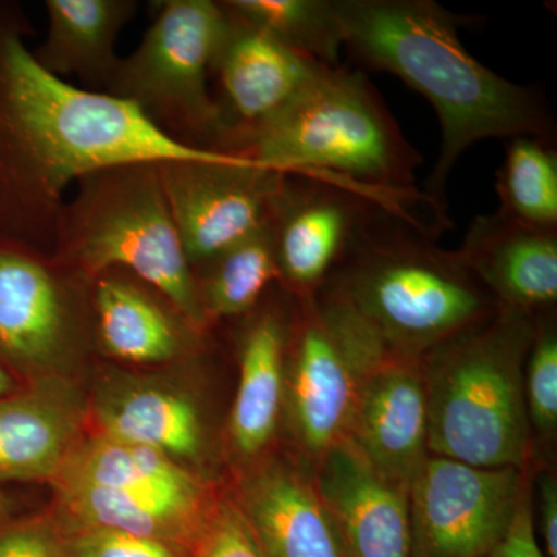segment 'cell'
<instances>
[{
    "label": "cell",
    "instance_id": "12",
    "mask_svg": "<svg viewBox=\"0 0 557 557\" xmlns=\"http://www.w3.org/2000/svg\"><path fill=\"white\" fill-rule=\"evenodd\" d=\"M375 207L354 190L289 175L271 218L278 281L299 299L317 295Z\"/></svg>",
    "mask_w": 557,
    "mask_h": 557
},
{
    "label": "cell",
    "instance_id": "25",
    "mask_svg": "<svg viewBox=\"0 0 557 557\" xmlns=\"http://www.w3.org/2000/svg\"><path fill=\"white\" fill-rule=\"evenodd\" d=\"M223 9L302 57L336 67L344 49L335 0H225Z\"/></svg>",
    "mask_w": 557,
    "mask_h": 557
},
{
    "label": "cell",
    "instance_id": "31",
    "mask_svg": "<svg viewBox=\"0 0 557 557\" xmlns=\"http://www.w3.org/2000/svg\"><path fill=\"white\" fill-rule=\"evenodd\" d=\"M487 557H547L539 547L531 491L528 485L520 497L507 533Z\"/></svg>",
    "mask_w": 557,
    "mask_h": 557
},
{
    "label": "cell",
    "instance_id": "19",
    "mask_svg": "<svg viewBox=\"0 0 557 557\" xmlns=\"http://www.w3.org/2000/svg\"><path fill=\"white\" fill-rule=\"evenodd\" d=\"M137 10L135 0H47L49 27L33 54L58 78L76 76L104 94L120 61L116 42Z\"/></svg>",
    "mask_w": 557,
    "mask_h": 557
},
{
    "label": "cell",
    "instance_id": "27",
    "mask_svg": "<svg viewBox=\"0 0 557 557\" xmlns=\"http://www.w3.org/2000/svg\"><path fill=\"white\" fill-rule=\"evenodd\" d=\"M528 420L542 437H552L557 428V333L549 319L536 321L525 364Z\"/></svg>",
    "mask_w": 557,
    "mask_h": 557
},
{
    "label": "cell",
    "instance_id": "26",
    "mask_svg": "<svg viewBox=\"0 0 557 557\" xmlns=\"http://www.w3.org/2000/svg\"><path fill=\"white\" fill-rule=\"evenodd\" d=\"M497 211L541 230H557V152L552 139H507L497 172Z\"/></svg>",
    "mask_w": 557,
    "mask_h": 557
},
{
    "label": "cell",
    "instance_id": "7",
    "mask_svg": "<svg viewBox=\"0 0 557 557\" xmlns=\"http://www.w3.org/2000/svg\"><path fill=\"white\" fill-rule=\"evenodd\" d=\"M225 24L220 2H160L137 49L120 58L104 94L131 102L180 145L215 150L223 123L209 79Z\"/></svg>",
    "mask_w": 557,
    "mask_h": 557
},
{
    "label": "cell",
    "instance_id": "28",
    "mask_svg": "<svg viewBox=\"0 0 557 557\" xmlns=\"http://www.w3.org/2000/svg\"><path fill=\"white\" fill-rule=\"evenodd\" d=\"M58 531L64 557H189V549L124 531L73 527Z\"/></svg>",
    "mask_w": 557,
    "mask_h": 557
},
{
    "label": "cell",
    "instance_id": "29",
    "mask_svg": "<svg viewBox=\"0 0 557 557\" xmlns=\"http://www.w3.org/2000/svg\"><path fill=\"white\" fill-rule=\"evenodd\" d=\"M189 557H263L255 534L234 502H220L209 511Z\"/></svg>",
    "mask_w": 557,
    "mask_h": 557
},
{
    "label": "cell",
    "instance_id": "10",
    "mask_svg": "<svg viewBox=\"0 0 557 557\" xmlns=\"http://www.w3.org/2000/svg\"><path fill=\"white\" fill-rule=\"evenodd\" d=\"M525 469L429 456L409 485L412 557H487L507 533Z\"/></svg>",
    "mask_w": 557,
    "mask_h": 557
},
{
    "label": "cell",
    "instance_id": "3",
    "mask_svg": "<svg viewBox=\"0 0 557 557\" xmlns=\"http://www.w3.org/2000/svg\"><path fill=\"white\" fill-rule=\"evenodd\" d=\"M220 152L354 190L412 222L431 211L413 188L423 156L357 70L322 69L281 115L228 139Z\"/></svg>",
    "mask_w": 557,
    "mask_h": 557
},
{
    "label": "cell",
    "instance_id": "1",
    "mask_svg": "<svg viewBox=\"0 0 557 557\" xmlns=\"http://www.w3.org/2000/svg\"><path fill=\"white\" fill-rule=\"evenodd\" d=\"M33 35L20 3L0 0V239L50 256L65 193L84 175L215 150L180 145L131 102L58 78L36 61Z\"/></svg>",
    "mask_w": 557,
    "mask_h": 557
},
{
    "label": "cell",
    "instance_id": "14",
    "mask_svg": "<svg viewBox=\"0 0 557 557\" xmlns=\"http://www.w3.org/2000/svg\"><path fill=\"white\" fill-rule=\"evenodd\" d=\"M61 270L51 256L0 239V362L13 375L49 368L72 344Z\"/></svg>",
    "mask_w": 557,
    "mask_h": 557
},
{
    "label": "cell",
    "instance_id": "9",
    "mask_svg": "<svg viewBox=\"0 0 557 557\" xmlns=\"http://www.w3.org/2000/svg\"><path fill=\"white\" fill-rule=\"evenodd\" d=\"M157 168L194 271L267 225L289 177L222 152L163 160Z\"/></svg>",
    "mask_w": 557,
    "mask_h": 557
},
{
    "label": "cell",
    "instance_id": "22",
    "mask_svg": "<svg viewBox=\"0 0 557 557\" xmlns=\"http://www.w3.org/2000/svg\"><path fill=\"white\" fill-rule=\"evenodd\" d=\"M76 424L40 391L0 398V485L53 479L75 449Z\"/></svg>",
    "mask_w": 557,
    "mask_h": 557
},
{
    "label": "cell",
    "instance_id": "23",
    "mask_svg": "<svg viewBox=\"0 0 557 557\" xmlns=\"http://www.w3.org/2000/svg\"><path fill=\"white\" fill-rule=\"evenodd\" d=\"M102 435L193 460L203 445L199 412L188 398L161 388L126 391L98 409Z\"/></svg>",
    "mask_w": 557,
    "mask_h": 557
},
{
    "label": "cell",
    "instance_id": "24",
    "mask_svg": "<svg viewBox=\"0 0 557 557\" xmlns=\"http://www.w3.org/2000/svg\"><path fill=\"white\" fill-rule=\"evenodd\" d=\"M199 270L203 278L196 282L208 322L255 311L270 285L278 281L271 220Z\"/></svg>",
    "mask_w": 557,
    "mask_h": 557
},
{
    "label": "cell",
    "instance_id": "20",
    "mask_svg": "<svg viewBox=\"0 0 557 557\" xmlns=\"http://www.w3.org/2000/svg\"><path fill=\"white\" fill-rule=\"evenodd\" d=\"M292 322L267 309L251 319L240 344V379L230 418V435L240 457H258L276 432L285 401Z\"/></svg>",
    "mask_w": 557,
    "mask_h": 557
},
{
    "label": "cell",
    "instance_id": "5",
    "mask_svg": "<svg viewBox=\"0 0 557 557\" xmlns=\"http://www.w3.org/2000/svg\"><path fill=\"white\" fill-rule=\"evenodd\" d=\"M536 321L498 307L493 317L421 355L431 456L478 468L525 469V364Z\"/></svg>",
    "mask_w": 557,
    "mask_h": 557
},
{
    "label": "cell",
    "instance_id": "30",
    "mask_svg": "<svg viewBox=\"0 0 557 557\" xmlns=\"http://www.w3.org/2000/svg\"><path fill=\"white\" fill-rule=\"evenodd\" d=\"M0 557H64L60 531L46 519H14L0 528Z\"/></svg>",
    "mask_w": 557,
    "mask_h": 557
},
{
    "label": "cell",
    "instance_id": "18",
    "mask_svg": "<svg viewBox=\"0 0 557 557\" xmlns=\"http://www.w3.org/2000/svg\"><path fill=\"white\" fill-rule=\"evenodd\" d=\"M239 507L263 557H344L317 483L287 463H270L242 485Z\"/></svg>",
    "mask_w": 557,
    "mask_h": 557
},
{
    "label": "cell",
    "instance_id": "8",
    "mask_svg": "<svg viewBox=\"0 0 557 557\" xmlns=\"http://www.w3.org/2000/svg\"><path fill=\"white\" fill-rule=\"evenodd\" d=\"M299 300L285 398L296 437L317 461L346 440L366 376L395 350L336 293L322 288Z\"/></svg>",
    "mask_w": 557,
    "mask_h": 557
},
{
    "label": "cell",
    "instance_id": "21",
    "mask_svg": "<svg viewBox=\"0 0 557 557\" xmlns=\"http://www.w3.org/2000/svg\"><path fill=\"white\" fill-rule=\"evenodd\" d=\"M91 284L98 336L108 354L137 364L166 362L182 354L185 332L180 324L186 321L172 317L148 284L121 270L106 271Z\"/></svg>",
    "mask_w": 557,
    "mask_h": 557
},
{
    "label": "cell",
    "instance_id": "33",
    "mask_svg": "<svg viewBox=\"0 0 557 557\" xmlns=\"http://www.w3.org/2000/svg\"><path fill=\"white\" fill-rule=\"evenodd\" d=\"M16 498L3 485H0V528L16 519Z\"/></svg>",
    "mask_w": 557,
    "mask_h": 557
},
{
    "label": "cell",
    "instance_id": "34",
    "mask_svg": "<svg viewBox=\"0 0 557 557\" xmlns=\"http://www.w3.org/2000/svg\"><path fill=\"white\" fill-rule=\"evenodd\" d=\"M17 391L20 386H17L16 376L0 362V398L9 397Z\"/></svg>",
    "mask_w": 557,
    "mask_h": 557
},
{
    "label": "cell",
    "instance_id": "4",
    "mask_svg": "<svg viewBox=\"0 0 557 557\" xmlns=\"http://www.w3.org/2000/svg\"><path fill=\"white\" fill-rule=\"evenodd\" d=\"M375 207L324 288L347 300L388 347L421 355L493 317L498 304L457 251Z\"/></svg>",
    "mask_w": 557,
    "mask_h": 557
},
{
    "label": "cell",
    "instance_id": "11",
    "mask_svg": "<svg viewBox=\"0 0 557 557\" xmlns=\"http://www.w3.org/2000/svg\"><path fill=\"white\" fill-rule=\"evenodd\" d=\"M58 478L101 487L121 504L152 516L186 549L212 509L200 480L174 458L108 435L76 445Z\"/></svg>",
    "mask_w": 557,
    "mask_h": 557
},
{
    "label": "cell",
    "instance_id": "16",
    "mask_svg": "<svg viewBox=\"0 0 557 557\" xmlns=\"http://www.w3.org/2000/svg\"><path fill=\"white\" fill-rule=\"evenodd\" d=\"M314 463L344 557H412L408 487L380 475L346 440Z\"/></svg>",
    "mask_w": 557,
    "mask_h": 557
},
{
    "label": "cell",
    "instance_id": "2",
    "mask_svg": "<svg viewBox=\"0 0 557 557\" xmlns=\"http://www.w3.org/2000/svg\"><path fill=\"white\" fill-rule=\"evenodd\" d=\"M344 49L364 67L392 73L438 116V159L421 190L438 230L453 226L446 183L458 159L486 138L555 141L556 124L533 87L502 78L458 38L467 16L432 0H335Z\"/></svg>",
    "mask_w": 557,
    "mask_h": 557
},
{
    "label": "cell",
    "instance_id": "13",
    "mask_svg": "<svg viewBox=\"0 0 557 557\" xmlns=\"http://www.w3.org/2000/svg\"><path fill=\"white\" fill-rule=\"evenodd\" d=\"M324 67L327 65L302 57L226 13L225 30L211 67V76L219 84L215 101L223 123L215 152L236 135L258 129L281 115Z\"/></svg>",
    "mask_w": 557,
    "mask_h": 557
},
{
    "label": "cell",
    "instance_id": "6",
    "mask_svg": "<svg viewBox=\"0 0 557 557\" xmlns=\"http://www.w3.org/2000/svg\"><path fill=\"white\" fill-rule=\"evenodd\" d=\"M159 161L90 172L65 200L50 256L91 282L121 270L156 288L197 330L207 327L196 274L172 220Z\"/></svg>",
    "mask_w": 557,
    "mask_h": 557
},
{
    "label": "cell",
    "instance_id": "17",
    "mask_svg": "<svg viewBox=\"0 0 557 557\" xmlns=\"http://www.w3.org/2000/svg\"><path fill=\"white\" fill-rule=\"evenodd\" d=\"M498 307L536 314L557 300V230H541L496 211L472 220L457 249Z\"/></svg>",
    "mask_w": 557,
    "mask_h": 557
},
{
    "label": "cell",
    "instance_id": "15",
    "mask_svg": "<svg viewBox=\"0 0 557 557\" xmlns=\"http://www.w3.org/2000/svg\"><path fill=\"white\" fill-rule=\"evenodd\" d=\"M346 442L388 482L408 487L429 456L421 357L392 351L366 376Z\"/></svg>",
    "mask_w": 557,
    "mask_h": 557
},
{
    "label": "cell",
    "instance_id": "32",
    "mask_svg": "<svg viewBox=\"0 0 557 557\" xmlns=\"http://www.w3.org/2000/svg\"><path fill=\"white\" fill-rule=\"evenodd\" d=\"M545 556L557 557V486L555 475H542L539 485V522Z\"/></svg>",
    "mask_w": 557,
    "mask_h": 557
}]
</instances>
